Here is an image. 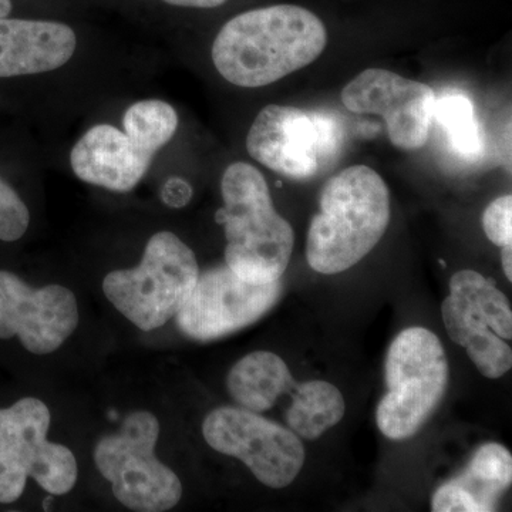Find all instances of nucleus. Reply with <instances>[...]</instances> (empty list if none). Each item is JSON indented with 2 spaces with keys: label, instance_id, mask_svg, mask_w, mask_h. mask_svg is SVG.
<instances>
[{
  "label": "nucleus",
  "instance_id": "nucleus-1",
  "mask_svg": "<svg viewBox=\"0 0 512 512\" xmlns=\"http://www.w3.org/2000/svg\"><path fill=\"white\" fill-rule=\"evenodd\" d=\"M328 45L322 20L296 5L249 10L225 23L212 62L227 82L264 87L315 62Z\"/></svg>",
  "mask_w": 512,
  "mask_h": 512
},
{
  "label": "nucleus",
  "instance_id": "nucleus-2",
  "mask_svg": "<svg viewBox=\"0 0 512 512\" xmlns=\"http://www.w3.org/2000/svg\"><path fill=\"white\" fill-rule=\"evenodd\" d=\"M390 191L367 165H353L330 178L320 195L306 241L313 271L336 275L359 264L389 227Z\"/></svg>",
  "mask_w": 512,
  "mask_h": 512
},
{
  "label": "nucleus",
  "instance_id": "nucleus-3",
  "mask_svg": "<svg viewBox=\"0 0 512 512\" xmlns=\"http://www.w3.org/2000/svg\"><path fill=\"white\" fill-rule=\"evenodd\" d=\"M225 262L241 278L256 284L278 281L285 274L295 245L291 224L276 212L264 175L254 165L234 163L222 175Z\"/></svg>",
  "mask_w": 512,
  "mask_h": 512
},
{
  "label": "nucleus",
  "instance_id": "nucleus-4",
  "mask_svg": "<svg viewBox=\"0 0 512 512\" xmlns=\"http://www.w3.org/2000/svg\"><path fill=\"white\" fill-rule=\"evenodd\" d=\"M387 392L377 406V427L390 440L413 437L447 392L446 350L431 330L414 326L394 338L384 365Z\"/></svg>",
  "mask_w": 512,
  "mask_h": 512
},
{
  "label": "nucleus",
  "instance_id": "nucleus-5",
  "mask_svg": "<svg viewBox=\"0 0 512 512\" xmlns=\"http://www.w3.org/2000/svg\"><path fill=\"white\" fill-rule=\"evenodd\" d=\"M200 276L197 258L173 232L150 238L140 265L104 278L103 291L114 308L144 332L164 326L187 302Z\"/></svg>",
  "mask_w": 512,
  "mask_h": 512
},
{
  "label": "nucleus",
  "instance_id": "nucleus-6",
  "mask_svg": "<svg viewBox=\"0 0 512 512\" xmlns=\"http://www.w3.org/2000/svg\"><path fill=\"white\" fill-rule=\"evenodd\" d=\"M160 421L153 413L128 414L117 433L94 447V463L110 481L114 497L128 510L164 512L180 503L183 484L156 457Z\"/></svg>",
  "mask_w": 512,
  "mask_h": 512
},
{
  "label": "nucleus",
  "instance_id": "nucleus-7",
  "mask_svg": "<svg viewBox=\"0 0 512 512\" xmlns=\"http://www.w3.org/2000/svg\"><path fill=\"white\" fill-rule=\"evenodd\" d=\"M50 420L49 407L35 397L0 409V504L19 500L29 477L52 495L67 494L76 485V457L47 440Z\"/></svg>",
  "mask_w": 512,
  "mask_h": 512
},
{
  "label": "nucleus",
  "instance_id": "nucleus-8",
  "mask_svg": "<svg viewBox=\"0 0 512 512\" xmlns=\"http://www.w3.org/2000/svg\"><path fill=\"white\" fill-rule=\"evenodd\" d=\"M204 439L218 453L239 458L266 487L285 488L305 463V448L292 430L242 407L212 410Z\"/></svg>",
  "mask_w": 512,
  "mask_h": 512
},
{
  "label": "nucleus",
  "instance_id": "nucleus-9",
  "mask_svg": "<svg viewBox=\"0 0 512 512\" xmlns=\"http://www.w3.org/2000/svg\"><path fill=\"white\" fill-rule=\"evenodd\" d=\"M281 279L256 284L228 266L198 276L197 284L178 311L177 322L188 338L208 340L251 325L265 315L281 296Z\"/></svg>",
  "mask_w": 512,
  "mask_h": 512
},
{
  "label": "nucleus",
  "instance_id": "nucleus-10",
  "mask_svg": "<svg viewBox=\"0 0 512 512\" xmlns=\"http://www.w3.org/2000/svg\"><path fill=\"white\" fill-rule=\"evenodd\" d=\"M436 99L427 84L384 69H367L342 90L343 106L352 113L382 116L390 141L403 151L426 146Z\"/></svg>",
  "mask_w": 512,
  "mask_h": 512
},
{
  "label": "nucleus",
  "instance_id": "nucleus-11",
  "mask_svg": "<svg viewBox=\"0 0 512 512\" xmlns=\"http://www.w3.org/2000/svg\"><path fill=\"white\" fill-rule=\"evenodd\" d=\"M79 325V306L70 289H33L19 276L0 271V339L18 336L33 355L55 352Z\"/></svg>",
  "mask_w": 512,
  "mask_h": 512
},
{
  "label": "nucleus",
  "instance_id": "nucleus-12",
  "mask_svg": "<svg viewBox=\"0 0 512 512\" xmlns=\"http://www.w3.org/2000/svg\"><path fill=\"white\" fill-rule=\"evenodd\" d=\"M249 156L269 170L305 180L318 173V136L311 111L269 104L256 116L247 137Z\"/></svg>",
  "mask_w": 512,
  "mask_h": 512
},
{
  "label": "nucleus",
  "instance_id": "nucleus-13",
  "mask_svg": "<svg viewBox=\"0 0 512 512\" xmlns=\"http://www.w3.org/2000/svg\"><path fill=\"white\" fill-rule=\"evenodd\" d=\"M153 157L119 128L99 124L77 141L70 153V164L84 183L128 192L140 183Z\"/></svg>",
  "mask_w": 512,
  "mask_h": 512
},
{
  "label": "nucleus",
  "instance_id": "nucleus-14",
  "mask_svg": "<svg viewBox=\"0 0 512 512\" xmlns=\"http://www.w3.org/2000/svg\"><path fill=\"white\" fill-rule=\"evenodd\" d=\"M76 45L64 23L0 18V77L52 72L72 59Z\"/></svg>",
  "mask_w": 512,
  "mask_h": 512
},
{
  "label": "nucleus",
  "instance_id": "nucleus-15",
  "mask_svg": "<svg viewBox=\"0 0 512 512\" xmlns=\"http://www.w3.org/2000/svg\"><path fill=\"white\" fill-rule=\"evenodd\" d=\"M512 481V456L497 443L478 448L466 470L434 493V512H488Z\"/></svg>",
  "mask_w": 512,
  "mask_h": 512
},
{
  "label": "nucleus",
  "instance_id": "nucleus-16",
  "mask_svg": "<svg viewBox=\"0 0 512 512\" xmlns=\"http://www.w3.org/2000/svg\"><path fill=\"white\" fill-rule=\"evenodd\" d=\"M448 336L467 349L468 356L488 379H500L512 366V350L495 335L488 319L461 296L450 293L441 305Z\"/></svg>",
  "mask_w": 512,
  "mask_h": 512
},
{
  "label": "nucleus",
  "instance_id": "nucleus-17",
  "mask_svg": "<svg viewBox=\"0 0 512 512\" xmlns=\"http://www.w3.org/2000/svg\"><path fill=\"white\" fill-rule=\"evenodd\" d=\"M228 392L242 409L264 413L282 394L292 393L296 382L282 357L258 350L242 357L227 379Z\"/></svg>",
  "mask_w": 512,
  "mask_h": 512
},
{
  "label": "nucleus",
  "instance_id": "nucleus-18",
  "mask_svg": "<svg viewBox=\"0 0 512 512\" xmlns=\"http://www.w3.org/2000/svg\"><path fill=\"white\" fill-rule=\"evenodd\" d=\"M346 403L338 387L325 380H309L292 390L286 421L296 436L316 440L343 419Z\"/></svg>",
  "mask_w": 512,
  "mask_h": 512
},
{
  "label": "nucleus",
  "instance_id": "nucleus-19",
  "mask_svg": "<svg viewBox=\"0 0 512 512\" xmlns=\"http://www.w3.org/2000/svg\"><path fill=\"white\" fill-rule=\"evenodd\" d=\"M434 119L447 134L451 148L464 160L483 157L485 136L477 119L473 101L460 93L443 94L436 99Z\"/></svg>",
  "mask_w": 512,
  "mask_h": 512
},
{
  "label": "nucleus",
  "instance_id": "nucleus-20",
  "mask_svg": "<svg viewBox=\"0 0 512 512\" xmlns=\"http://www.w3.org/2000/svg\"><path fill=\"white\" fill-rule=\"evenodd\" d=\"M123 127L133 143L154 156L174 137L178 127L177 111L165 101H138L128 107Z\"/></svg>",
  "mask_w": 512,
  "mask_h": 512
},
{
  "label": "nucleus",
  "instance_id": "nucleus-21",
  "mask_svg": "<svg viewBox=\"0 0 512 512\" xmlns=\"http://www.w3.org/2000/svg\"><path fill=\"white\" fill-rule=\"evenodd\" d=\"M450 293L461 296L483 313L491 330L503 339H512V312L507 296L493 282L471 269L457 272L450 279Z\"/></svg>",
  "mask_w": 512,
  "mask_h": 512
},
{
  "label": "nucleus",
  "instance_id": "nucleus-22",
  "mask_svg": "<svg viewBox=\"0 0 512 512\" xmlns=\"http://www.w3.org/2000/svg\"><path fill=\"white\" fill-rule=\"evenodd\" d=\"M29 222L25 202L0 178V241H18L28 231Z\"/></svg>",
  "mask_w": 512,
  "mask_h": 512
},
{
  "label": "nucleus",
  "instance_id": "nucleus-23",
  "mask_svg": "<svg viewBox=\"0 0 512 512\" xmlns=\"http://www.w3.org/2000/svg\"><path fill=\"white\" fill-rule=\"evenodd\" d=\"M483 228L487 238L498 247L512 244V197L497 198L485 208Z\"/></svg>",
  "mask_w": 512,
  "mask_h": 512
},
{
  "label": "nucleus",
  "instance_id": "nucleus-24",
  "mask_svg": "<svg viewBox=\"0 0 512 512\" xmlns=\"http://www.w3.org/2000/svg\"><path fill=\"white\" fill-rule=\"evenodd\" d=\"M318 136L319 164L328 163L339 153L345 138L339 117L328 111H311Z\"/></svg>",
  "mask_w": 512,
  "mask_h": 512
},
{
  "label": "nucleus",
  "instance_id": "nucleus-25",
  "mask_svg": "<svg viewBox=\"0 0 512 512\" xmlns=\"http://www.w3.org/2000/svg\"><path fill=\"white\" fill-rule=\"evenodd\" d=\"M191 198V185L180 177L170 178L161 191V200L170 208H184Z\"/></svg>",
  "mask_w": 512,
  "mask_h": 512
},
{
  "label": "nucleus",
  "instance_id": "nucleus-26",
  "mask_svg": "<svg viewBox=\"0 0 512 512\" xmlns=\"http://www.w3.org/2000/svg\"><path fill=\"white\" fill-rule=\"evenodd\" d=\"M174 6H183V8L211 9L218 8L227 0H164Z\"/></svg>",
  "mask_w": 512,
  "mask_h": 512
},
{
  "label": "nucleus",
  "instance_id": "nucleus-27",
  "mask_svg": "<svg viewBox=\"0 0 512 512\" xmlns=\"http://www.w3.org/2000/svg\"><path fill=\"white\" fill-rule=\"evenodd\" d=\"M503 268L508 281H512V244L503 247Z\"/></svg>",
  "mask_w": 512,
  "mask_h": 512
},
{
  "label": "nucleus",
  "instance_id": "nucleus-28",
  "mask_svg": "<svg viewBox=\"0 0 512 512\" xmlns=\"http://www.w3.org/2000/svg\"><path fill=\"white\" fill-rule=\"evenodd\" d=\"M12 12V2L10 0H0V18H6Z\"/></svg>",
  "mask_w": 512,
  "mask_h": 512
}]
</instances>
